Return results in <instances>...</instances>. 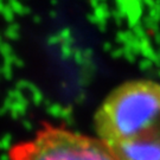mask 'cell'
Wrapping results in <instances>:
<instances>
[{"label": "cell", "instance_id": "cell-2", "mask_svg": "<svg viewBox=\"0 0 160 160\" xmlns=\"http://www.w3.org/2000/svg\"><path fill=\"white\" fill-rule=\"evenodd\" d=\"M8 160H120L97 137L62 125L45 123L33 135L14 142Z\"/></svg>", "mask_w": 160, "mask_h": 160}, {"label": "cell", "instance_id": "cell-1", "mask_svg": "<svg viewBox=\"0 0 160 160\" xmlns=\"http://www.w3.org/2000/svg\"><path fill=\"white\" fill-rule=\"evenodd\" d=\"M96 137L120 160H160V83L122 82L98 106Z\"/></svg>", "mask_w": 160, "mask_h": 160}]
</instances>
